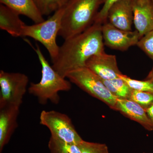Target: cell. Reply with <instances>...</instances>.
Returning a JSON list of instances; mask_svg holds the SVG:
<instances>
[{"instance_id": "obj_1", "label": "cell", "mask_w": 153, "mask_h": 153, "mask_svg": "<svg viewBox=\"0 0 153 153\" xmlns=\"http://www.w3.org/2000/svg\"><path fill=\"white\" fill-rule=\"evenodd\" d=\"M102 26L94 23L82 33L64 40L57 57L52 62L55 71L66 78L71 71L85 66L94 55L105 52Z\"/></svg>"}, {"instance_id": "obj_2", "label": "cell", "mask_w": 153, "mask_h": 153, "mask_svg": "<svg viewBox=\"0 0 153 153\" xmlns=\"http://www.w3.org/2000/svg\"><path fill=\"white\" fill-rule=\"evenodd\" d=\"M105 0H69L64 7L58 36L64 40L85 31L94 23Z\"/></svg>"}, {"instance_id": "obj_3", "label": "cell", "mask_w": 153, "mask_h": 153, "mask_svg": "<svg viewBox=\"0 0 153 153\" xmlns=\"http://www.w3.org/2000/svg\"><path fill=\"white\" fill-rule=\"evenodd\" d=\"M35 50L41 63V78L38 83L31 82L28 88L30 94L36 97L41 105L47 104L48 101L57 104L60 102V91H69L71 89V82L57 72L44 57L40 47L36 44Z\"/></svg>"}, {"instance_id": "obj_4", "label": "cell", "mask_w": 153, "mask_h": 153, "mask_svg": "<svg viewBox=\"0 0 153 153\" xmlns=\"http://www.w3.org/2000/svg\"><path fill=\"white\" fill-rule=\"evenodd\" d=\"M64 7L56 11L52 16L44 22L25 25L22 32V37H30L44 45L52 62L56 59L59 52L60 47L57 45L56 39L61 29Z\"/></svg>"}, {"instance_id": "obj_5", "label": "cell", "mask_w": 153, "mask_h": 153, "mask_svg": "<svg viewBox=\"0 0 153 153\" xmlns=\"http://www.w3.org/2000/svg\"><path fill=\"white\" fill-rule=\"evenodd\" d=\"M66 78L89 95L116 110L117 99L104 85L102 79L85 66L68 73Z\"/></svg>"}, {"instance_id": "obj_6", "label": "cell", "mask_w": 153, "mask_h": 153, "mask_svg": "<svg viewBox=\"0 0 153 153\" xmlns=\"http://www.w3.org/2000/svg\"><path fill=\"white\" fill-rule=\"evenodd\" d=\"M29 77L19 72L0 71V109L20 108L27 90Z\"/></svg>"}, {"instance_id": "obj_7", "label": "cell", "mask_w": 153, "mask_h": 153, "mask_svg": "<svg viewBox=\"0 0 153 153\" xmlns=\"http://www.w3.org/2000/svg\"><path fill=\"white\" fill-rule=\"evenodd\" d=\"M40 123L49 129L51 137L59 140L78 145L82 138L67 115L54 110L41 111Z\"/></svg>"}, {"instance_id": "obj_8", "label": "cell", "mask_w": 153, "mask_h": 153, "mask_svg": "<svg viewBox=\"0 0 153 153\" xmlns=\"http://www.w3.org/2000/svg\"><path fill=\"white\" fill-rule=\"evenodd\" d=\"M102 33L104 45L110 49L126 51L137 45L140 38L138 32L125 31L116 27L108 21L102 26Z\"/></svg>"}, {"instance_id": "obj_9", "label": "cell", "mask_w": 153, "mask_h": 153, "mask_svg": "<svg viewBox=\"0 0 153 153\" xmlns=\"http://www.w3.org/2000/svg\"><path fill=\"white\" fill-rule=\"evenodd\" d=\"M85 66L103 80L115 79L122 74L119 69L115 55L105 52L89 58Z\"/></svg>"}, {"instance_id": "obj_10", "label": "cell", "mask_w": 153, "mask_h": 153, "mask_svg": "<svg viewBox=\"0 0 153 153\" xmlns=\"http://www.w3.org/2000/svg\"><path fill=\"white\" fill-rule=\"evenodd\" d=\"M107 20L116 27L131 31L133 24L132 0H119L113 4L108 12Z\"/></svg>"}, {"instance_id": "obj_11", "label": "cell", "mask_w": 153, "mask_h": 153, "mask_svg": "<svg viewBox=\"0 0 153 153\" xmlns=\"http://www.w3.org/2000/svg\"><path fill=\"white\" fill-rule=\"evenodd\" d=\"M133 24L141 38L153 30L152 0H132Z\"/></svg>"}, {"instance_id": "obj_12", "label": "cell", "mask_w": 153, "mask_h": 153, "mask_svg": "<svg viewBox=\"0 0 153 153\" xmlns=\"http://www.w3.org/2000/svg\"><path fill=\"white\" fill-rule=\"evenodd\" d=\"M116 111L140 124L147 130L153 131V126L146 110L131 100L117 99Z\"/></svg>"}, {"instance_id": "obj_13", "label": "cell", "mask_w": 153, "mask_h": 153, "mask_svg": "<svg viewBox=\"0 0 153 153\" xmlns=\"http://www.w3.org/2000/svg\"><path fill=\"white\" fill-rule=\"evenodd\" d=\"M20 108L8 107L0 109V152L9 143L18 127L17 119Z\"/></svg>"}, {"instance_id": "obj_14", "label": "cell", "mask_w": 153, "mask_h": 153, "mask_svg": "<svg viewBox=\"0 0 153 153\" xmlns=\"http://www.w3.org/2000/svg\"><path fill=\"white\" fill-rule=\"evenodd\" d=\"M20 15L4 5H0V28L14 38L22 37L26 24L20 19Z\"/></svg>"}, {"instance_id": "obj_15", "label": "cell", "mask_w": 153, "mask_h": 153, "mask_svg": "<svg viewBox=\"0 0 153 153\" xmlns=\"http://www.w3.org/2000/svg\"><path fill=\"white\" fill-rule=\"evenodd\" d=\"M1 4L31 19L35 24L44 22V16L41 14L35 0H0Z\"/></svg>"}, {"instance_id": "obj_16", "label": "cell", "mask_w": 153, "mask_h": 153, "mask_svg": "<svg viewBox=\"0 0 153 153\" xmlns=\"http://www.w3.org/2000/svg\"><path fill=\"white\" fill-rule=\"evenodd\" d=\"M104 85L118 98L130 99L133 89L122 79L119 77L109 80L102 79Z\"/></svg>"}, {"instance_id": "obj_17", "label": "cell", "mask_w": 153, "mask_h": 153, "mask_svg": "<svg viewBox=\"0 0 153 153\" xmlns=\"http://www.w3.org/2000/svg\"><path fill=\"white\" fill-rule=\"evenodd\" d=\"M69 0H35L41 14L49 16L58 10L64 8Z\"/></svg>"}, {"instance_id": "obj_18", "label": "cell", "mask_w": 153, "mask_h": 153, "mask_svg": "<svg viewBox=\"0 0 153 153\" xmlns=\"http://www.w3.org/2000/svg\"><path fill=\"white\" fill-rule=\"evenodd\" d=\"M50 153H81L78 145L69 143L50 137L48 143Z\"/></svg>"}, {"instance_id": "obj_19", "label": "cell", "mask_w": 153, "mask_h": 153, "mask_svg": "<svg viewBox=\"0 0 153 153\" xmlns=\"http://www.w3.org/2000/svg\"><path fill=\"white\" fill-rule=\"evenodd\" d=\"M118 76L124 80L133 90L153 93V79L136 80L123 74Z\"/></svg>"}, {"instance_id": "obj_20", "label": "cell", "mask_w": 153, "mask_h": 153, "mask_svg": "<svg viewBox=\"0 0 153 153\" xmlns=\"http://www.w3.org/2000/svg\"><path fill=\"white\" fill-rule=\"evenodd\" d=\"M130 100L135 102L146 110L153 103V93L133 89Z\"/></svg>"}, {"instance_id": "obj_21", "label": "cell", "mask_w": 153, "mask_h": 153, "mask_svg": "<svg viewBox=\"0 0 153 153\" xmlns=\"http://www.w3.org/2000/svg\"><path fill=\"white\" fill-rule=\"evenodd\" d=\"M81 153H108L105 144L89 142L82 140L78 145Z\"/></svg>"}, {"instance_id": "obj_22", "label": "cell", "mask_w": 153, "mask_h": 153, "mask_svg": "<svg viewBox=\"0 0 153 153\" xmlns=\"http://www.w3.org/2000/svg\"><path fill=\"white\" fill-rule=\"evenodd\" d=\"M137 46L153 61V30L142 37Z\"/></svg>"}, {"instance_id": "obj_23", "label": "cell", "mask_w": 153, "mask_h": 153, "mask_svg": "<svg viewBox=\"0 0 153 153\" xmlns=\"http://www.w3.org/2000/svg\"><path fill=\"white\" fill-rule=\"evenodd\" d=\"M118 1L119 0H105L102 7L97 15L94 23L102 25L107 22V16L108 10L113 4Z\"/></svg>"}, {"instance_id": "obj_24", "label": "cell", "mask_w": 153, "mask_h": 153, "mask_svg": "<svg viewBox=\"0 0 153 153\" xmlns=\"http://www.w3.org/2000/svg\"><path fill=\"white\" fill-rule=\"evenodd\" d=\"M146 110L153 126V103Z\"/></svg>"}, {"instance_id": "obj_25", "label": "cell", "mask_w": 153, "mask_h": 153, "mask_svg": "<svg viewBox=\"0 0 153 153\" xmlns=\"http://www.w3.org/2000/svg\"><path fill=\"white\" fill-rule=\"evenodd\" d=\"M153 79V66L152 70L149 72L147 76L146 77L145 79Z\"/></svg>"}, {"instance_id": "obj_26", "label": "cell", "mask_w": 153, "mask_h": 153, "mask_svg": "<svg viewBox=\"0 0 153 153\" xmlns=\"http://www.w3.org/2000/svg\"><path fill=\"white\" fill-rule=\"evenodd\" d=\"M152 1L153 3V0H152Z\"/></svg>"}, {"instance_id": "obj_27", "label": "cell", "mask_w": 153, "mask_h": 153, "mask_svg": "<svg viewBox=\"0 0 153 153\" xmlns=\"http://www.w3.org/2000/svg\"></svg>"}]
</instances>
